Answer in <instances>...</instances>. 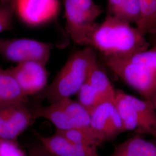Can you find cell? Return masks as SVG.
Segmentation results:
<instances>
[{"instance_id": "1", "label": "cell", "mask_w": 156, "mask_h": 156, "mask_svg": "<svg viewBox=\"0 0 156 156\" xmlns=\"http://www.w3.org/2000/svg\"><path fill=\"white\" fill-rule=\"evenodd\" d=\"M149 46L145 34L137 27L107 15L97 24L87 47L99 51L104 57L128 58L147 50Z\"/></svg>"}, {"instance_id": "2", "label": "cell", "mask_w": 156, "mask_h": 156, "mask_svg": "<svg viewBox=\"0 0 156 156\" xmlns=\"http://www.w3.org/2000/svg\"><path fill=\"white\" fill-rule=\"evenodd\" d=\"M97 63L96 51L90 47L74 52L51 84L34 97V101L41 103L45 100L51 104L77 94Z\"/></svg>"}, {"instance_id": "3", "label": "cell", "mask_w": 156, "mask_h": 156, "mask_svg": "<svg viewBox=\"0 0 156 156\" xmlns=\"http://www.w3.org/2000/svg\"><path fill=\"white\" fill-rule=\"evenodd\" d=\"M116 105L125 131L149 135L156 140V110L153 105L122 90H116Z\"/></svg>"}, {"instance_id": "4", "label": "cell", "mask_w": 156, "mask_h": 156, "mask_svg": "<svg viewBox=\"0 0 156 156\" xmlns=\"http://www.w3.org/2000/svg\"><path fill=\"white\" fill-rule=\"evenodd\" d=\"M53 46L30 38L0 39V55L6 61L20 64L37 62L46 66Z\"/></svg>"}, {"instance_id": "5", "label": "cell", "mask_w": 156, "mask_h": 156, "mask_svg": "<svg viewBox=\"0 0 156 156\" xmlns=\"http://www.w3.org/2000/svg\"><path fill=\"white\" fill-rule=\"evenodd\" d=\"M128 58L131 62L129 77L133 89L152 104L156 94V44Z\"/></svg>"}, {"instance_id": "6", "label": "cell", "mask_w": 156, "mask_h": 156, "mask_svg": "<svg viewBox=\"0 0 156 156\" xmlns=\"http://www.w3.org/2000/svg\"><path fill=\"white\" fill-rule=\"evenodd\" d=\"M29 104L35 120L38 118L48 120L55 126L56 130L77 128L83 117L81 105L71 98L49 104L48 106H43L35 101H29Z\"/></svg>"}, {"instance_id": "7", "label": "cell", "mask_w": 156, "mask_h": 156, "mask_svg": "<svg viewBox=\"0 0 156 156\" xmlns=\"http://www.w3.org/2000/svg\"><path fill=\"white\" fill-rule=\"evenodd\" d=\"M27 102L0 105V138L17 141L36 120Z\"/></svg>"}, {"instance_id": "8", "label": "cell", "mask_w": 156, "mask_h": 156, "mask_svg": "<svg viewBox=\"0 0 156 156\" xmlns=\"http://www.w3.org/2000/svg\"><path fill=\"white\" fill-rule=\"evenodd\" d=\"M64 6L67 33L75 44L86 47L97 17L71 0H64Z\"/></svg>"}, {"instance_id": "9", "label": "cell", "mask_w": 156, "mask_h": 156, "mask_svg": "<svg viewBox=\"0 0 156 156\" xmlns=\"http://www.w3.org/2000/svg\"><path fill=\"white\" fill-rule=\"evenodd\" d=\"M10 69L23 93L28 98L39 94L48 86L49 73L42 64L27 62Z\"/></svg>"}, {"instance_id": "10", "label": "cell", "mask_w": 156, "mask_h": 156, "mask_svg": "<svg viewBox=\"0 0 156 156\" xmlns=\"http://www.w3.org/2000/svg\"><path fill=\"white\" fill-rule=\"evenodd\" d=\"M58 11V0H16V13L30 26L50 23L56 18Z\"/></svg>"}, {"instance_id": "11", "label": "cell", "mask_w": 156, "mask_h": 156, "mask_svg": "<svg viewBox=\"0 0 156 156\" xmlns=\"http://www.w3.org/2000/svg\"><path fill=\"white\" fill-rule=\"evenodd\" d=\"M35 134L41 145L55 156H99L95 146L73 144L56 133L50 136Z\"/></svg>"}, {"instance_id": "12", "label": "cell", "mask_w": 156, "mask_h": 156, "mask_svg": "<svg viewBox=\"0 0 156 156\" xmlns=\"http://www.w3.org/2000/svg\"><path fill=\"white\" fill-rule=\"evenodd\" d=\"M115 108V101L105 100L90 111V127L99 145L109 140L108 130Z\"/></svg>"}, {"instance_id": "13", "label": "cell", "mask_w": 156, "mask_h": 156, "mask_svg": "<svg viewBox=\"0 0 156 156\" xmlns=\"http://www.w3.org/2000/svg\"><path fill=\"white\" fill-rule=\"evenodd\" d=\"M28 101L29 98L23 93L10 68H0V105Z\"/></svg>"}, {"instance_id": "14", "label": "cell", "mask_w": 156, "mask_h": 156, "mask_svg": "<svg viewBox=\"0 0 156 156\" xmlns=\"http://www.w3.org/2000/svg\"><path fill=\"white\" fill-rule=\"evenodd\" d=\"M111 156H156V144L138 134L117 146Z\"/></svg>"}, {"instance_id": "15", "label": "cell", "mask_w": 156, "mask_h": 156, "mask_svg": "<svg viewBox=\"0 0 156 156\" xmlns=\"http://www.w3.org/2000/svg\"><path fill=\"white\" fill-rule=\"evenodd\" d=\"M86 81L105 100L116 101V90L98 63L91 69Z\"/></svg>"}, {"instance_id": "16", "label": "cell", "mask_w": 156, "mask_h": 156, "mask_svg": "<svg viewBox=\"0 0 156 156\" xmlns=\"http://www.w3.org/2000/svg\"><path fill=\"white\" fill-rule=\"evenodd\" d=\"M141 16L136 27L145 35L156 34V0H140Z\"/></svg>"}, {"instance_id": "17", "label": "cell", "mask_w": 156, "mask_h": 156, "mask_svg": "<svg viewBox=\"0 0 156 156\" xmlns=\"http://www.w3.org/2000/svg\"><path fill=\"white\" fill-rule=\"evenodd\" d=\"M111 15L130 24H136L141 16L140 0H125Z\"/></svg>"}, {"instance_id": "18", "label": "cell", "mask_w": 156, "mask_h": 156, "mask_svg": "<svg viewBox=\"0 0 156 156\" xmlns=\"http://www.w3.org/2000/svg\"><path fill=\"white\" fill-rule=\"evenodd\" d=\"M55 133L73 144L91 145L97 147L99 146L91 129L71 128L63 131L56 130Z\"/></svg>"}, {"instance_id": "19", "label": "cell", "mask_w": 156, "mask_h": 156, "mask_svg": "<svg viewBox=\"0 0 156 156\" xmlns=\"http://www.w3.org/2000/svg\"><path fill=\"white\" fill-rule=\"evenodd\" d=\"M77 95L78 102L89 111L105 101L87 81L79 90Z\"/></svg>"}, {"instance_id": "20", "label": "cell", "mask_w": 156, "mask_h": 156, "mask_svg": "<svg viewBox=\"0 0 156 156\" xmlns=\"http://www.w3.org/2000/svg\"><path fill=\"white\" fill-rule=\"evenodd\" d=\"M16 0H0V34L12 28Z\"/></svg>"}, {"instance_id": "21", "label": "cell", "mask_w": 156, "mask_h": 156, "mask_svg": "<svg viewBox=\"0 0 156 156\" xmlns=\"http://www.w3.org/2000/svg\"><path fill=\"white\" fill-rule=\"evenodd\" d=\"M0 156H28L17 141L0 138Z\"/></svg>"}, {"instance_id": "22", "label": "cell", "mask_w": 156, "mask_h": 156, "mask_svg": "<svg viewBox=\"0 0 156 156\" xmlns=\"http://www.w3.org/2000/svg\"><path fill=\"white\" fill-rule=\"evenodd\" d=\"M28 156H55L41 144L31 147L28 151Z\"/></svg>"}, {"instance_id": "23", "label": "cell", "mask_w": 156, "mask_h": 156, "mask_svg": "<svg viewBox=\"0 0 156 156\" xmlns=\"http://www.w3.org/2000/svg\"><path fill=\"white\" fill-rule=\"evenodd\" d=\"M125 0H108V15H111Z\"/></svg>"}, {"instance_id": "24", "label": "cell", "mask_w": 156, "mask_h": 156, "mask_svg": "<svg viewBox=\"0 0 156 156\" xmlns=\"http://www.w3.org/2000/svg\"><path fill=\"white\" fill-rule=\"evenodd\" d=\"M152 104L153 105V106H154L155 109L156 110V94L155 95V96H154V97L153 98V102H152Z\"/></svg>"}]
</instances>
